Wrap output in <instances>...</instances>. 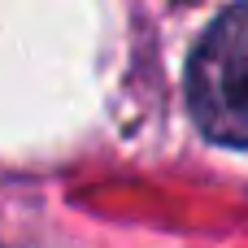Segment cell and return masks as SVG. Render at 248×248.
I'll use <instances>...</instances> for the list:
<instances>
[{
    "label": "cell",
    "instance_id": "obj_1",
    "mask_svg": "<svg viewBox=\"0 0 248 248\" xmlns=\"http://www.w3.org/2000/svg\"><path fill=\"white\" fill-rule=\"evenodd\" d=\"M187 105L209 140L248 148V4L227 9L201 35L187 65Z\"/></svg>",
    "mask_w": 248,
    "mask_h": 248
}]
</instances>
